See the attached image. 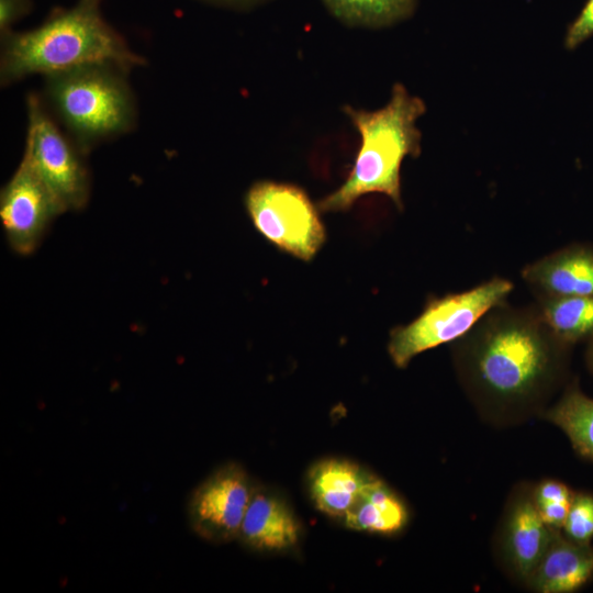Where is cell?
Listing matches in <instances>:
<instances>
[{"label": "cell", "mask_w": 593, "mask_h": 593, "mask_svg": "<svg viewBox=\"0 0 593 593\" xmlns=\"http://www.w3.org/2000/svg\"><path fill=\"white\" fill-rule=\"evenodd\" d=\"M128 72L113 63H92L43 76L44 104L83 155L135 127Z\"/></svg>", "instance_id": "277c9868"}, {"label": "cell", "mask_w": 593, "mask_h": 593, "mask_svg": "<svg viewBox=\"0 0 593 593\" xmlns=\"http://www.w3.org/2000/svg\"><path fill=\"white\" fill-rule=\"evenodd\" d=\"M522 277L538 300L593 295V245L562 247L527 265Z\"/></svg>", "instance_id": "8fae6325"}, {"label": "cell", "mask_w": 593, "mask_h": 593, "mask_svg": "<svg viewBox=\"0 0 593 593\" xmlns=\"http://www.w3.org/2000/svg\"><path fill=\"white\" fill-rule=\"evenodd\" d=\"M538 312L562 342L573 345L593 339V295L539 299Z\"/></svg>", "instance_id": "2e32d148"}, {"label": "cell", "mask_w": 593, "mask_h": 593, "mask_svg": "<svg viewBox=\"0 0 593 593\" xmlns=\"http://www.w3.org/2000/svg\"><path fill=\"white\" fill-rule=\"evenodd\" d=\"M216 5L228 7L233 9H246L262 4L271 0H204Z\"/></svg>", "instance_id": "7402d4cb"}, {"label": "cell", "mask_w": 593, "mask_h": 593, "mask_svg": "<svg viewBox=\"0 0 593 593\" xmlns=\"http://www.w3.org/2000/svg\"><path fill=\"white\" fill-rule=\"evenodd\" d=\"M343 111L359 132L360 147L345 182L318 201L317 208L323 212H342L365 194L382 193L402 210L401 165L406 156L421 154L422 136L416 121L425 113V103L403 85L395 83L389 102L381 109L365 111L345 105Z\"/></svg>", "instance_id": "3957f363"}, {"label": "cell", "mask_w": 593, "mask_h": 593, "mask_svg": "<svg viewBox=\"0 0 593 593\" xmlns=\"http://www.w3.org/2000/svg\"><path fill=\"white\" fill-rule=\"evenodd\" d=\"M23 155L67 211L82 210L90 198L91 177L85 156L47 110L42 97L30 92Z\"/></svg>", "instance_id": "52a82bcc"}, {"label": "cell", "mask_w": 593, "mask_h": 593, "mask_svg": "<svg viewBox=\"0 0 593 593\" xmlns=\"http://www.w3.org/2000/svg\"><path fill=\"white\" fill-rule=\"evenodd\" d=\"M593 577V548L556 534L527 582L540 593H570Z\"/></svg>", "instance_id": "4fadbf2b"}, {"label": "cell", "mask_w": 593, "mask_h": 593, "mask_svg": "<svg viewBox=\"0 0 593 593\" xmlns=\"http://www.w3.org/2000/svg\"><path fill=\"white\" fill-rule=\"evenodd\" d=\"M343 518L350 529L393 535L405 526L409 515L401 499L371 474L356 503Z\"/></svg>", "instance_id": "9a60e30c"}, {"label": "cell", "mask_w": 593, "mask_h": 593, "mask_svg": "<svg viewBox=\"0 0 593 593\" xmlns=\"http://www.w3.org/2000/svg\"><path fill=\"white\" fill-rule=\"evenodd\" d=\"M301 525L291 507L277 494L255 488L238 539L258 551H284L295 547Z\"/></svg>", "instance_id": "7c38bea8"}, {"label": "cell", "mask_w": 593, "mask_h": 593, "mask_svg": "<svg viewBox=\"0 0 593 593\" xmlns=\"http://www.w3.org/2000/svg\"><path fill=\"white\" fill-rule=\"evenodd\" d=\"M546 418L567 434L580 455L593 460V399L570 385Z\"/></svg>", "instance_id": "ac0fdd59"}, {"label": "cell", "mask_w": 593, "mask_h": 593, "mask_svg": "<svg viewBox=\"0 0 593 593\" xmlns=\"http://www.w3.org/2000/svg\"><path fill=\"white\" fill-rule=\"evenodd\" d=\"M513 283L494 277L459 293L430 298L422 313L390 333L388 353L398 368H405L417 355L456 342L492 309L506 302Z\"/></svg>", "instance_id": "5b68a950"}, {"label": "cell", "mask_w": 593, "mask_h": 593, "mask_svg": "<svg viewBox=\"0 0 593 593\" xmlns=\"http://www.w3.org/2000/svg\"><path fill=\"white\" fill-rule=\"evenodd\" d=\"M101 0H78L36 29L1 34L0 83L92 63H113L131 71L146 64L101 14Z\"/></svg>", "instance_id": "7a4b0ae2"}, {"label": "cell", "mask_w": 593, "mask_h": 593, "mask_svg": "<svg viewBox=\"0 0 593 593\" xmlns=\"http://www.w3.org/2000/svg\"><path fill=\"white\" fill-rule=\"evenodd\" d=\"M371 474L344 459H326L313 466L309 488L315 506L324 514L344 517Z\"/></svg>", "instance_id": "5bb4252c"}, {"label": "cell", "mask_w": 593, "mask_h": 593, "mask_svg": "<svg viewBox=\"0 0 593 593\" xmlns=\"http://www.w3.org/2000/svg\"><path fill=\"white\" fill-rule=\"evenodd\" d=\"M244 202L255 228L281 251L310 261L325 243L324 224L302 188L261 180L251 184Z\"/></svg>", "instance_id": "8992f818"}, {"label": "cell", "mask_w": 593, "mask_h": 593, "mask_svg": "<svg viewBox=\"0 0 593 593\" xmlns=\"http://www.w3.org/2000/svg\"><path fill=\"white\" fill-rule=\"evenodd\" d=\"M567 537L580 544H589L593 538V495L575 494L562 526Z\"/></svg>", "instance_id": "d6986e66"}, {"label": "cell", "mask_w": 593, "mask_h": 593, "mask_svg": "<svg viewBox=\"0 0 593 593\" xmlns=\"http://www.w3.org/2000/svg\"><path fill=\"white\" fill-rule=\"evenodd\" d=\"M254 492L255 486L240 465L230 462L220 467L190 496L188 518L192 530L213 544L238 539Z\"/></svg>", "instance_id": "9c48e42d"}, {"label": "cell", "mask_w": 593, "mask_h": 593, "mask_svg": "<svg viewBox=\"0 0 593 593\" xmlns=\"http://www.w3.org/2000/svg\"><path fill=\"white\" fill-rule=\"evenodd\" d=\"M559 529L541 518L533 490L522 489L508 504L501 530V553L517 579L528 582Z\"/></svg>", "instance_id": "30bf717a"}, {"label": "cell", "mask_w": 593, "mask_h": 593, "mask_svg": "<svg viewBox=\"0 0 593 593\" xmlns=\"http://www.w3.org/2000/svg\"><path fill=\"white\" fill-rule=\"evenodd\" d=\"M588 361H589V365H590L591 369L593 370V339L590 340V347H589V350H588Z\"/></svg>", "instance_id": "603a6c76"}, {"label": "cell", "mask_w": 593, "mask_h": 593, "mask_svg": "<svg viewBox=\"0 0 593 593\" xmlns=\"http://www.w3.org/2000/svg\"><path fill=\"white\" fill-rule=\"evenodd\" d=\"M30 0H0V32L10 31V26L30 10Z\"/></svg>", "instance_id": "44dd1931"}, {"label": "cell", "mask_w": 593, "mask_h": 593, "mask_svg": "<svg viewBox=\"0 0 593 593\" xmlns=\"http://www.w3.org/2000/svg\"><path fill=\"white\" fill-rule=\"evenodd\" d=\"M593 35V0H586L578 16L569 25L564 36V47L574 49Z\"/></svg>", "instance_id": "ffe728a7"}, {"label": "cell", "mask_w": 593, "mask_h": 593, "mask_svg": "<svg viewBox=\"0 0 593 593\" xmlns=\"http://www.w3.org/2000/svg\"><path fill=\"white\" fill-rule=\"evenodd\" d=\"M570 346L551 332L537 306L505 302L455 342L454 360L462 385L482 410L514 416L541 404L557 387Z\"/></svg>", "instance_id": "6da1fadb"}, {"label": "cell", "mask_w": 593, "mask_h": 593, "mask_svg": "<svg viewBox=\"0 0 593 593\" xmlns=\"http://www.w3.org/2000/svg\"><path fill=\"white\" fill-rule=\"evenodd\" d=\"M342 23L355 27L379 29L410 18L417 0H321Z\"/></svg>", "instance_id": "e0dca14e"}, {"label": "cell", "mask_w": 593, "mask_h": 593, "mask_svg": "<svg viewBox=\"0 0 593 593\" xmlns=\"http://www.w3.org/2000/svg\"><path fill=\"white\" fill-rule=\"evenodd\" d=\"M66 210L31 161L22 159L0 192V219L11 249L32 254L51 223Z\"/></svg>", "instance_id": "ba28073f"}]
</instances>
